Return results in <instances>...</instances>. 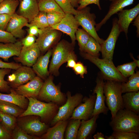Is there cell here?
Instances as JSON below:
<instances>
[{"instance_id":"cell-3","label":"cell","mask_w":139,"mask_h":139,"mask_svg":"<svg viewBox=\"0 0 139 139\" xmlns=\"http://www.w3.org/2000/svg\"><path fill=\"white\" fill-rule=\"evenodd\" d=\"M104 82V93L105 102L113 118L120 110L124 109L121 91V82L106 80Z\"/></svg>"},{"instance_id":"cell-25","label":"cell","mask_w":139,"mask_h":139,"mask_svg":"<svg viewBox=\"0 0 139 139\" xmlns=\"http://www.w3.org/2000/svg\"><path fill=\"white\" fill-rule=\"evenodd\" d=\"M68 123L67 120H60L51 127L48 128L41 138L44 139H63L66 127Z\"/></svg>"},{"instance_id":"cell-4","label":"cell","mask_w":139,"mask_h":139,"mask_svg":"<svg viewBox=\"0 0 139 139\" xmlns=\"http://www.w3.org/2000/svg\"><path fill=\"white\" fill-rule=\"evenodd\" d=\"M74 49V46L66 40L63 39L58 42L52 49L49 73L56 76L58 75L60 67L67 62L69 55Z\"/></svg>"},{"instance_id":"cell-34","label":"cell","mask_w":139,"mask_h":139,"mask_svg":"<svg viewBox=\"0 0 139 139\" xmlns=\"http://www.w3.org/2000/svg\"><path fill=\"white\" fill-rule=\"evenodd\" d=\"M0 121L3 126L11 133L15 126L16 117L0 111Z\"/></svg>"},{"instance_id":"cell-54","label":"cell","mask_w":139,"mask_h":139,"mask_svg":"<svg viewBox=\"0 0 139 139\" xmlns=\"http://www.w3.org/2000/svg\"><path fill=\"white\" fill-rule=\"evenodd\" d=\"M71 3L72 6L74 7L77 8L79 6V2L80 0H68Z\"/></svg>"},{"instance_id":"cell-12","label":"cell","mask_w":139,"mask_h":139,"mask_svg":"<svg viewBox=\"0 0 139 139\" xmlns=\"http://www.w3.org/2000/svg\"><path fill=\"white\" fill-rule=\"evenodd\" d=\"M80 26L74 15L66 13L59 23L51 27L68 35L71 38V43L74 46L76 40L75 33Z\"/></svg>"},{"instance_id":"cell-6","label":"cell","mask_w":139,"mask_h":139,"mask_svg":"<svg viewBox=\"0 0 139 139\" xmlns=\"http://www.w3.org/2000/svg\"><path fill=\"white\" fill-rule=\"evenodd\" d=\"M53 77L50 75L45 80L40 90L38 98L40 100L61 105L66 100L59 87L54 84Z\"/></svg>"},{"instance_id":"cell-32","label":"cell","mask_w":139,"mask_h":139,"mask_svg":"<svg viewBox=\"0 0 139 139\" xmlns=\"http://www.w3.org/2000/svg\"><path fill=\"white\" fill-rule=\"evenodd\" d=\"M19 3L17 0H4L0 4V14L13 15Z\"/></svg>"},{"instance_id":"cell-42","label":"cell","mask_w":139,"mask_h":139,"mask_svg":"<svg viewBox=\"0 0 139 139\" xmlns=\"http://www.w3.org/2000/svg\"><path fill=\"white\" fill-rule=\"evenodd\" d=\"M12 134V138L14 139H32L39 138L28 134L18 126H15Z\"/></svg>"},{"instance_id":"cell-5","label":"cell","mask_w":139,"mask_h":139,"mask_svg":"<svg viewBox=\"0 0 139 139\" xmlns=\"http://www.w3.org/2000/svg\"><path fill=\"white\" fill-rule=\"evenodd\" d=\"M81 54L85 59L89 60L100 69L104 79L121 83L127 81V78L122 76L115 66L112 61L101 59L84 52H81Z\"/></svg>"},{"instance_id":"cell-18","label":"cell","mask_w":139,"mask_h":139,"mask_svg":"<svg viewBox=\"0 0 139 139\" xmlns=\"http://www.w3.org/2000/svg\"><path fill=\"white\" fill-rule=\"evenodd\" d=\"M118 22L121 32H124L127 37L128 28L132 22L139 14V3L133 8L123 10L117 13Z\"/></svg>"},{"instance_id":"cell-28","label":"cell","mask_w":139,"mask_h":139,"mask_svg":"<svg viewBox=\"0 0 139 139\" xmlns=\"http://www.w3.org/2000/svg\"><path fill=\"white\" fill-rule=\"evenodd\" d=\"M121 87L122 93L139 91V71L130 76L126 82H122Z\"/></svg>"},{"instance_id":"cell-27","label":"cell","mask_w":139,"mask_h":139,"mask_svg":"<svg viewBox=\"0 0 139 139\" xmlns=\"http://www.w3.org/2000/svg\"><path fill=\"white\" fill-rule=\"evenodd\" d=\"M10 92L7 94L0 93V100L13 103L23 109L27 107L29 100L27 98L18 94L13 89H11Z\"/></svg>"},{"instance_id":"cell-29","label":"cell","mask_w":139,"mask_h":139,"mask_svg":"<svg viewBox=\"0 0 139 139\" xmlns=\"http://www.w3.org/2000/svg\"><path fill=\"white\" fill-rule=\"evenodd\" d=\"M0 111L17 117L24 111V109L13 103L0 100Z\"/></svg>"},{"instance_id":"cell-30","label":"cell","mask_w":139,"mask_h":139,"mask_svg":"<svg viewBox=\"0 0 139 139\" xmlns=\"http://www.w3.org/2000/svg\"><path fill=\"white\" fill-rule=\"evenodd\" d=\"M68 123L64 134V139H77L81 121L77 119H71Z\"/></svg>"},{"instance_id":"cell-44","label":"cell","mask_w":139,"mask_h":139,"mask_svg":"<svg viewBox=\"0 0 139 139\" xmlns=\"http://www.w3.org/2000/svg\"><path fill=\"white\" fill-rule=\"evenodd\" d=\"M73 69L77 75H80L82 78L84 77V75L87 72L86 67L84 66L83 64L80 62L76 63Z\"/></svg>"},{"instance_id":"cell-58","label":"cell","mask_w":139,"mask_h":139,"mask_svg":"<svg viewBox=\"0 0 139 139\" xmlns=\"http://www.w3.org/2000/svg\"><path fill=\"white\" fill-rule=\"evenodd\" d=\"M37 1L38 2H39L40 1L42 0H37Z\"/></svg>"},{"instance_id":"cell-38","label":"cell","mask_w":139,"mask_h":139,"mask_svg":"<svg viewBox=\"0 0 139 139\" xmlns=\"http://www.w3.org/2000/svg\"><path fill=\"white\" fill-rule=\"evenodd\" d=\"M11 69L3 68L0 69V91L7 92L11 89L9 85V82L5 81V76L10 73Z\"/></svg>"},{"instance_id":"cell-17","label":"cell","mask_w":139,"mask_h":139,"mask_svg":"<svg viewBox=\"0 0 139 139\" xmlns=\"http://www.w3.org/2000/svg\"><path fill=\"white\" fill-rule=\"evenodd\" d=\"M43 83L42 79L36 76L27 83L14 89L18 94L26 98H37Z\"/></svg>"},{"instance_id":"cell-22","label":"cell","mask_w":139,"mask_h":139,"mask_svg":"<svg viewBox=\"0 0 139 139\" xmlns=\"http://www.w3.org/2000/svg\"><path fill=\"white\" fill-rule=\"evenodd\" d=\"M134 0H114L111 1L109 10L103 18L99 23L96 24L95 29L99 31L102 26L113 15L117 13L126 7L132 4Z\"/></svg>"},{"instance_id":"cell-1","label":"cell","mask_w":139,"mask_h":139,"mask_svg":"<svg viewBox=\"0 0 139 139\" xmlns=\"http://www.w3.org/2000/svg\"><path fill=\"white\" fill-rule=\"evenodd\" d=\"M109 125L113 131L139 133V115L124 108L118 110Z\"/></svg>"},{"instance_id":"cell-10","label":"cell","mask_w":139,"mask_h":139,"mask_svg":"<svg viewBox=\"0 0 139 139\" xmlns=\"http://www.w3.org/2000/svg\"><path fill=\"white\" fill-rule=\"evenodd\" d=\"M121 32L118 22V19L112 20V27L107 39L101 45L103 59L112 61L113 56L116 42Z\"/></svg>"},{"instance_id":"cell-20","label":"cell","mask_w":139,"mask_h":139,"mask_svg":"<svg viewBox=\"0 0 139 139\" xmlns=\"http://www.w3.org/2000/svg\"><path fill=\"white\" fill-rule=\"evenodd\" d=\"M39 11L37 0H21L20 2L17 14L30 22Z\"/></svg>"},{"instance_id":"cell-14","label":"cell","mask_w":139,"mask_h":139,"mask_svg":"<svg viewBox=\"0 0 139 139\" xmlns=\"http://www.w3.org/2000/svg\"><path fill=\"white\" fill-rule=\"evenodd\" d=\"M36 76L32 68L24 65L16 70L13 74L8 76V79L11 87L15 89L27 83Z\"/></svg>"},{"instance_id":"cell-9","label":"cell","mask_w":139,"mask_h":139,"mask_svg":"<svg viewBox=\"0 0 139 139\" xmlns=\"http://www.w3.org/2000/svg\"><path fill=\"white\" fill-rule=\"evenodd\" d=\"M41 29V32L37 37L36 42L41 53L44 54L59 42L62 32L50 26Z\"/></svg>"},{"instance_id":"cell-24","label":"cell","mask_w":139,"mask_h":139,"mask_svg":"<svg viewBox=\"0 0 139 139\" xmlns=\"http://www.w3.org/2000/svg\"><path fill=\"white\" fill-rule=\"evenodd\" d=\"M22 47L21 41L5 44L0 42V58L7 61L12 56H18Z\"/></svg>"},{"instance_id":"cell-51","label":"cell","mask_w":139,"mask_h":139,"mask_svg":"<svg viewBox=\"0 0 139 139\" xmlns=\"http://www.w3.org/2000/svg\"><path fill=\"white\" fill-rule=\"evenodd\" d=\"M77 57L74 51L70 54L68 58L67 62V67L73 68L76 63Z\"/></svg>"},{"instance_id":"cell-19","label":"cell","mask_w":139,"mask_h":139,"mask_svg":"<svg viewBox=\"0 0 139 139\" xmlns=\"http://www.w3.org/2000/svg\"><path fill=\"white\" fill-rule=\"evenodd\" d=\"M28 22L26 18L15 13L12 15L5 31L10 32L16 38H22L25 33L23 28Z\"/></svg>"},{"instance_id":"cell-11","label":"cell","mask_w":139,"mask_h":139,"mask_svg":"<svg viewBox=\"0 0 139 139\" xmlns=\"http://www.w3.org/2000/svg\"><path fill=\"white\" fill-rule=\"evenodd\" d=\"M96 99V94L90 95L89 97L83 98L82 102L74 109L69 119L87 120L93 116Z\"/></svg>"},{"instance_id":"cell-43","label":"cell","mask_w":139,"mask_h":139,"mask_svg":"<svg viewBox=\"0 0 139 139\" xmlns=\"http://www.w3.org/2000/svg\"><path fill=\"white\" fill-rule=\"evenodd\" d=\"M17 41L16 38L10 32L0 30V43H14Z\"/></svg>"},{"instance_id":"cell-49","label":"cell","mask_w":139,"mask_h":139,"mask_svg":"<svg viewBox=\"0 0 139 139\" xmlns=\"http://www.w3.org/2000/svg\"><path fill=\"white\" fill-rule=\"evenodd\" d=\"M22 65L21 64L14 62L7 63L0 59V68H8L16 70Z\"/></svg>"},{"instance_id":"cell-41","label":"cell","mask_w":139,"mask_h":139,"mask_svg":"<svg viewBox=\"0 0 139 139\" xmlns=\"http://www.w3.org/2000/svg\"><path fill=\"white\" fill-rule=\"evenodd\" d=\"M111 135L114 139H138L139 133L113 131Z\"/></svg>"},{"instance_id":"cell-46","label":"cell","mask_w":139,"mask_h":139,"mask_svg":"<svg viewBox=\"0 0 139 139\" xmlns=\"http://www.w3.org/2000/svg\"><path fill=\"white\" fill-rule=\"evenodd\" d=\"M36 39L35 36L28 34L21 40V41L23 47H28L32 46L36 42Z\"/></svg>"},{"instance_id":"cell-50","label":"cell","mask_w":139,"mask_h":139,"mask_svg":"<svg viewBox=\"0 0 139 139\" xmlns=\"http://www.w3.org/2000/svg\"><path fill=\"white\" fill-rule=\"evenodd\" d=\"M12 138L11 133L0 124V139H10Z\"/></svg>"},{"instance_id":"cell-15","label":"cell","mask_w":139,"mask_h":139,"mask_svg":"<svg viewBox=\"0 0 139 139\" xmlns=\"http://www.w3.org/2000/svg\"><path fill=\"white\" fill-rule=\"evenodd\" d=\"M104 79L102 76H98L96 79V85L92 94H96V99L93 116L99 115L101 114L107 115L109 110L105 104L106 97L104 93Z\"/></svg>"},{"instance_id":"cell-53","label":"cell","mask_w":139,"mask_h":139,"mask_svg":"<svg viewBox=\"0 0 139 139\" xmlns=\"http://www.w3.org/2000/svg\"><path fill=\"white\" fill-rule=\"evenodd\" d=\"M94 139H105L104 135L102 133L98 132L93 136Z\"/></svg>"},{"instance_id":"cell-45","label":"cell","mask_w":139,"mask_h":139,"mask_svg":"<svg viewBox=\"0 0 139 139\" xmlns=\"http://www.w3.org/2000/svg\"><path fill=\"white\" fill-rule=\"evenodd\" d=\"M79 4V6L77 10L81 9L92 4L96 5L100 10H101L100 4V0H80Z\"/></svg>"},{"instance_id":"cell-40","label":"cell","mask_w":139,"mask_h":139,"mask_svg":"<svg viewBox=\"0 0 139 139\" xmlns=\"http://www.w3.org/2000/svg\"><path fill=\"white\" fill-rule=\"evenodd\" d=\"M65 14L76 15L77 10L75 9L68 0H55Z\"/></svg>"},{"instance_id":"cell-39","label":"cell","mask_w":139,"mask_h":139,"mask_svg":"<svg viewBox=\"0 0 139 139\" xmlns=\"http://www.w3.org/2000/svg\"><path fill=\"white\" fill-rule=\"evenodd\" d=\"M65 14L54 12L47 13V17L49 26L51 27L59 23Z\"/></svg>"},{"instance_id":"cell-35","label":"cell","mask_w":139,"mask_h":139,"mask_svg":"<svg viewBox=\"0 0 139 139\" xmlns=\"http://www.w3.org/2000/svg\"><path fill=\"white\" fill-rule=\"evenodd\" d=\"M75 35L76 40L78 42L79 49L81 52H83L91 36L83 28H78L75 33Z\"/></svg>"},{"instance_id":"cell-21","label":"cell","mask_w":139,"mask_h":139,"mask_svg":"<svg viewBox=\"0 0 139 139\" xmlns=\"http://www.w3.org/2000/svg\"><path fill=\"white\" fill-rule=\"evenodd\" d=\"M52 52V49H50L45 55H40L32 66V68L36 74L42 79L45 80L49 76L48 66Z\"/></svg>"},{"instance_id":"cell-47","label":"cell","mask_w":139,"mask_h":139,"mask_svg":"<svg viewBox=\"0 0 139 139\" xmlns=\"http://www.w3.org/2000/svg\"><path fill=\"white\" fill-rule=\"evenodd\" d=\"M12 15L6 14H0V30H5Z\"/></svg>"},{"instance_id":"cell-56","label":"cell","mask_w":139,"mask_h":139,"mask_svg":"<svg viewBox=\"0 0 139 139\" xmlns=\"http://www.w3.org/2000/svg\"><path fill=\"white\" fill-rule=\"evenodd\" d=\"M104 137L105 139H114L111 135L109 136H104Z\"/></svg>"},{"instance_id":"cell-26","label":"cell","mask_w":139,"mask_h":139,"mask_svg":"<svg viewBox=\"0 0 139 139\" xmlns=\"http://www.w3.org/2000/svg\"><path fill=\"white\" fill-rule=\"evenodd\" d=\"M124 108L139 114V91L125 93L122 95Z\"/></svg>"},{"instance_id":"cell-2","label":"cell","mask_w":139,"mask_h":139,"mask_svg":"<svg viewBox=\"0 0 139 139\" xmlns=\"http://www.w3.org/2000/svg\"><path fill=\"white\" fill-rule=\"evenodd\" d=\"M27 98L29 100L28 106L26 110L19 116L20 117L35 115L40 117L43 121L51 120L58 111L59 107L54 103H46L36 98Z\"/></svg>"},{"instance_id":"cell-60","label":"cell","mask_w":139,"mask_h":139,"mask_svg":"<svg viewBox=\"0 0 139 139\" xmlns=\"http://www.w3.org/2000/svg\"><path fill=\"white\" fill-rule=\"evenodd\" d=\"M17 0L19 1L20 2L21 0Z\"/></svg>"},{"instance_id":"cell-23","label":"cell","mask_w":139,"mask_h":139,"mask_svg":"<svg viewBox=\"0 0 139 139\" xmlns=\"http://www.w3.org/2000/svg\"><path fill=\"white\" fill-rule=\"evenodd\" d=\"M99 115L93 116L87 120H82L79 127L77 139L89 138L95 132L97 126L96 121Z\"/></svg>"},{"instance_id":"cell-13","label":"cell","mask_w":139,"mask_h":139,"mask_svg":"<svg viewBox=\"0 0 139 139\" xmlns=\"http://www.w3.org/2000/svg\"><path fill=\"white\" fill-rule=\"evenodd\" d=\"M18 126L28 134L32 136H39L46 132L48 126L38 118L21 119Z\"/></svg>"},{"instance_id":"cell-7","label":"cell","mask_w":139,"mask_h":139,"mask_svg":"<svg viewBox=\"0 0 139 139\" xmlns=\"http://www.w3.org/2000/svg\"><path fill=\"white\" fill-rule=\"evenodd\" d=\"M66 95L67 99L65 103L59 108L57 114L51 121L52 126L59 121L69 119L75 109L82 102L83 98V95L80 93L72 95L70 91L67 92Z\"/></svg>"},{"instance_id":"cell-37","label":"cell","mask_w":139,"mask_h":139,"mask_svg":"<svg viewBox=\"0 0 139 139\" xmlns=\"http://www.w3.org/2000/svg\"><path fill=\"white\" fill-rule=\"evenodd\" d=\"M137 67V64L133 61L118 65L116 68L122 76L127 78L134 73L135 70Z\"/></svg>"},{"instance_id":"cell-31","label":"cell","mask_w":139,"mask_h":139,"mask_svg":"<svg viewBox=\"0 0 139 139\" xmlns=\"http://www.w3.org/2000/svg\"><path fill=\"white\" fill-rule=\"evenodd\" d=\"M40 11L65 13L55 0H42L38 2Z\"/></svg>"},{"instance_id":"cell-33","label":"cell","mask_w":139,"mask_h":139,"mask_svg":"<svg viewBox=\"0 0 139 139\" xmlns=\"http://www.w3.org/2000/svg\"><path fill=\"white\" fill-rule=\"evenodd\" d=\"M101 51V45L90 36L85 45L83 52L88 53L93 56L98 57Z\"/></svg>"},{"instance_id":"cell-16","label":"cell","mask_w":139,"mask_h":139,"mask_svg":"<svg viewBox=\"0 0 139 139\" xmlns=\"http://www.w3.org/2000/svg\"><path fill=\"white\" fill-rule=\"evenodd\" d=\"M41 54L39 48L35 42L31 46L23 47L19 55L14 59L24 66L31 67L36 63Z\"/></svg>"},{"instance_id":"cell-48","label":"cell","mask_w":139,"mask_h":139,"mask_svg":"<svg viewBox=\"0 0 139 139\" xmlns=\"http://www.w3.org/2000/svg\"><path fill=\"white\" fill-rule=\"evenodd\" d=\"M25 26L28 28L27 30L28 34L38 37L42 31V29H40L36 25L30 23L27 24Z\"/></svg>"},{"instance_id":"cell-52","label":"cell","mask_w":139,"mask_h":139,"mask_svg":"<svg viewBox=\"0 0 139 139\" xmlns=\"http://www.w3.org/2000/svg\"><path fill=\"white\" fill-rule=\"evenodd\" d=\"M133 25L135 26L137 29L136 31L137 36V37L139 36V15H138L134 19V21L133 22Z\"/></svg>"},{"instance_id":"cell-59","label":"cell","mask_w":139,"mask_h":139,"mask_svg":"<svg viewBox=\"0 0 139 139\" xmlns=\"http://www.w3.org/2000/svg\"><path fill=\"white\" fill-rule=\"evenodd\" d=\"M110 1H113L114 0H109Z\"/></svg>"},{"instance_id":"cell-8","label":"cell","mask_w":139,"mask_h":139,"mask_svg":"<svg viewBox=\"0 0 139 139\" xmlns=\"http://www.w3.org/2000/svg\"><path fill=\"white\" fill-rule=\"evenodd\" d=\"M77 10V13L74 16L80 26L101 45L104 40L99 37L95 30V14L91 12L90 8L88 6Z\"/></svg>"},{"instance_id":"cell-36","label":"cell","mask_w":139,"mask_h":139,"mask_svg":"<svg viewBox=\"0 0 139 139\" xmlns=\"http://www.w3.org/2000/svg\"><path fill=\"white\" fill-rule=\"evenodd\" d=\"M47 13L43 11H39L30 22V23L37 26L39 28L43 29L49 26L47 17Z\"/></svg>"},{"instance_id":"cell-57","label":"cell","mask_w":139,"mask_h":139,"mask_svg":"<svg viewBox=\"0 0 139 139\" xmlns=\"http://www.w3.org/2000/svg\"><path fill=\"white\" fill-rule=\"evenodd\" d=\"M4 0H0V4Z\"/></svg>"},{"instance_id":"cell-55","label":"cell","mask_w":139,"mask_h":139,"mask_svg":"<svg viewBox=\"0 0 139 139\" xmlns=\"http://www.w3.org/2000/svg\"><path fill=\"white\" fill-rule=\"evenodd\" d=\"M131 57L133 59V61L137 65V67H139V60H136L133 57L132 55H131Z\"/></svg>"}]
</instances>
